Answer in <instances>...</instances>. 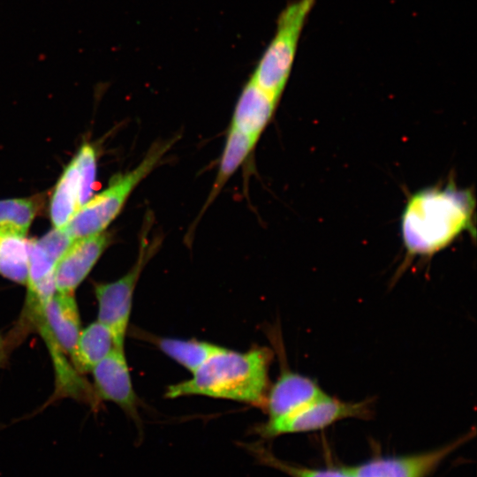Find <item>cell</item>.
Wrapping results in <instances>:
<instances>
[{
  "label": "cell",
  "mask_w": 477,
  "mask_h": 477,
  "mask_svg": "<svg viewBox=\"0 0 477 477\" xmlns=\"http://www.w3.org/2000/svg\"><path fill=\"white\" fill-rule=\"evenodd\" d=\"M475 198L455 184L413 193L401 216V235L407 257H428L450 245L464 231L475 235Z\"/></svg>",
  "instance_id": "1"
},
{
  "label": "cell",
  "mask_w": 477,
  "mask_h": 477,
  "mask_svg": "<svg viewBox=\"0 0 477 477\" xmlns=\"http://www.w3.org/2000/svg\"><path fill=\"white\" fill-rule=\"evenodd\" d=\"M272 359L273 352L268 347L257 346L245 352L223 348L193 373L191 379L169 386L165 397L206 396L264 409Z\"/></svg>",
  "instance_id": "2"
},
{
  "label": "cell",
  "mask_w": 477,
  "mask_h": 477,
  "mask_svg": "<svg viewBox=\"0 0 477 477\" xmlns=\"http://www.w3.org/2000/svg\"><path fill=\"white\" fill-rule=\"evenodd\" d=\"M174 140L155 143L132 170L118 175L109 186L81 205L61 228L72 240L103 232L121 212L135 187L158 165Z\"/></svg>",
  "instance_id": "3"
},
{
  "label": "cell",
  "mask_w": 477,
  "mask_h": 477,
  "mask_svg": "<svg viewBox=\"0 0 477 477\" xmlns=\"http://www.w3.org/2000/svg\"><path fill=\"white\" fill-rule=\"evenodd\" d=\"M315 0H296L280 13L276 33L251 79L279 100L289 79L300 34Z\"/></svg>",
  "instance_id": "4"
},
{
  "label": "cell",
  "mask_w": 477,
  "mask_h": 477,
  "mask_svg": "<svg viewBox=\"0 0 477 477\" xmlns=\"http://www.w3.org/2000/svg\"><path fill=\"white\" fill-rule=\"evenodd\" d=\"M371 400L343 401L327 393L305 405L277 418L269 419L256 427L255 432L262 438H275L283 435L314 432L345 419H369Z\"/></svg>",
  "instance_id": "5"
},
{
  "label": "cell",
  "mask_w": 477,
  "mask_h": 477,
  "mask_svg": "<svg viewBox=\"0 0 477 477\" xmlns=\"http://www.w3.org/2000/svg\"><path fill=\"white\" fill-rule=\"evenodd\" d=\"M154 248L143 239L139 257L127 273L116 281L95 284L98 302L97 321L110 330L117 349L125 350V338L129 325L133 293L142 269L152 256Z\"/></svg>",
  "instance_id": "6"
},
{
  "label": "cell",
  "mask_w": 477,
  "mask_h": 477,
  "mask_svg": "<svg viewBox=\"0 0 477 477\" xmlns=\"http://www.w3.org/2000/svg\"><path fill=\"white\" fill-rule=\"evenodd\" d=\"M73 241L61 229L29 241L26 303L30 311L42 307L57 292L54 269L57 261Z\"/></svg>",
  "instance_id": "7"
},
{
  "label": "cell",
  "mask_w": 477,
  "mask_h": 477,
  "mask_svg": "<svg viewBox=\"0 0 477 477\" xmlns=\"http://www.w3.org/2000/svg\"><path fill=\"white\" fill-rule=\"evenodd\" d=\"M469 438L470 433L432 450L377 457L356 466H345V469L353 477H428Z\"/></svg>",
  "instance_id": "8"
},
{
  "label": "cell",
  "mask_w": 477,
  "mask_h": 477,
  "mask_svg": "<svg viewBox=\"0 0 477 477\" xmlns=\"http://www.w3.org/2000/svg\"><path fill=\"white\" fill-rule=\"evenodd\" d=\"M91 372L98 396L117 404L140 426L139 399L133 390L125 350L114 348Z\"/></svg>",
  "instance_id": "9"
},
{
  "label": "cell",
  "mask_w": 477,
  "mask_h": 477,
  "mask_svg": "<svg viewBox=\"0 0 477 477\" xmlns=\"http://www.w3.org/2000/svg\"><path fill=\"white\" fill-rule=\"evenodd\" d=\"M110 241V234L104 231L74 240L56 263V291L74 294Z\"/></svg>",
  "instance_id": "10"
},
{
  "label": "cell",
  "mask_w": 477,
  "mask_h": 477,
  "mask_svg": "<svg viewBox=\"0 0 477 477\" xmlns=\"http://www.w3.org/2000/svg\"><path fill=\"white\" fill-rule=\"evenodd\" d=\"M34 315L46 339L72 358L81 330L74 295L56 292Z\"/></svg>",
  "instance_id": "11"
},
{
  "label": "cell",
  "mask_w": 477,
  "mask_h": 477,
  "mask_svg": "<svg viewBox=\"0 0 477 477\" xmlns=\"http://www.w3.org/2000/svg\"><path fill=\"white\" fill-rule=\"evenodd\" d=\"M325 392L313 379L283 368L269 390L265 407L269 419L285 415L321 397Z\"/></svg>",
  "instance_id": "12"
},
{
  "label": "cell",
  "mask_w": 477,
  "mask_h": 477,
  "mask_svg": "<svg viewBox=\"0 0 477 477\" xmlns=\"http://www.w3.org/2000/svg\"><path fill=\"white\" fill-rule=\"evenodd\" d=\"M278 102L250 79L238 99L230 128L259 140Z\"/></svg>",
  "instance_id": "13"
},
{
  "label": "cell",
  "mask_w": 477,
  "mask_h": 477,
  "mask_svg": "<svg viewBox=\"0 0 477 477\" xmlns=\"http://www.w3.org/2000/svg\"><path fill=\"white\" fill-rule=\"evenodd\" d=\"M115 348L110 330L96 321L80 330L72 360L81 372L91 371Z\"/></svg>",
  "instance_id": "14"
},
{
  "label": "cell",
  "mask_w": 477,
  "mask_h": 477,
  "mask_svg": "<svg viewBox=\"0 0 477 477\" xmlns=\"http://www.w3.org/2000/svg\"><path fill=\"white\" fill-rule=\"evenodd\" d=\"M80 173L75 156L62 173L52 195L49 215L56 229L63 228L80 208Z\"/></svg>",
  "instance_id": "15"
},
{
  "label": "cell",
  "mask_w": 477,
  "mask_h": 477,
  "mask_svg": "<svg viewBox=\"0 0 477 477\" xmlns=\"http://www.w3.org/2000/svg\"><path fill=\"white\" fill-rule=\"evenodd\" d=\"M257 141L258 140L247 136L237 130L232 128L229 129L216 181L203 211L215 200L230 178L246 160Z\"/></svg>",
  "instance_id": "16"
},
{
  "label": "cell",
  "mask_w": 477,
  "mask_h": 477,
  "mask_svg": "<svg viewBox=\"0 0 477 477\" xmlns=\"http://www.w3.org/2000/svg\"><path fill=\"white\" fill-rule=\"evenodd\" d=\"M150 339L164 354L194 373L210 357L223 347L196 339H178L149 336Z\"/></svg>",
  "instance_id": "17"
},
{
  "label": "cell",
  "mask_w": 477,
  "mask_h": 477,
  "mask_svg": "<svg viewBox=\"0 0 477 477\" xmlns=\"http://www.w3.org/2000/svg\"><path fill=\"white\" fill-rule=\"evenodd\" d=\"M29 241L26 237L0 232V276L26 285Z\"/></svg>",
  "instance_id": "18"
},
{
  "label": "cell",
  "mask_w": 477,
  "mask_h": 477,
  "mask_svg": "<svg viewBox=\"0 0 477 477\" xmlns=\"http://www.w3.org/2000/svg\"><path fill=\"white\" fill-rule=\"evenodd\" d=\"M41 206L40 197L0 201V232L26 237Z\"/></svg>",
  "instance_id": "19"
},
{
  "label": "cell",
  "mask_w": 477,
  "mask_h": 477,
  "mask_svg": "<svg viewBox=\"0 0 477 477\" xmlns=\"http://www.w3.org/2000/svg\"><path fill=\"white\" fill-rule=\"evenodd\" d=\"M246 447L260 464L281 471L290 477H353L347 472L345 466L309 468L280 459L258 443L248 444Z\"/></svg>",
  "instance_id": "20"
},
{
  "label": "cell",
  "mask_w": 477,
  "mask_h": 477,
  "mask_svg": "<svg viewBox=\"0 0 477 477\" xmlns=\"http://www.w3.org/2000/svg\"><path fill=\"white\" fill-rule=\"evenodd\" d=\"M80 173V207L87 201L93 193L95 172L96 155L95 148L88 143L82 145L76 155Z\"/></svg>",
  "instance_id": "21"
},
{
  "label": "cell",
  "mask_w": 477,
  "mask_h": 477,
  "mask_svg": "<svg viewBox=\"0 0 477 477\" xmlns=\"http://www.w3.org/2000/svg\"><path fill=\"white\" fill-rule=\"evenodd\" d=\"M7 360V343L0 334V367H3Z\"/></svg>",
  "instance_id": "22"
}]
</instances>
